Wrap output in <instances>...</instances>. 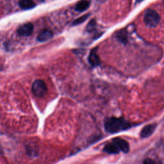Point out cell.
I'll return each instance as SVG.
<instances>
[{"instance_id": "obj_8", "label": "cell", "mask_w": 164, "mask_h": 164, "mask_svg": "<svg viewBox=\"0 0 164 164\" xmlns=\"http://www.w3.org/2000/svg\"><path fill=\"white\" fill-rule=\"evenodd\" d=\"M53 33L50 30H44L42 31L37 37V40L39 42H45L50 40L53 37Z\"/></svg>"}, {"instance_id": "obj_9", "label": "cell", "mask_w": 164, "mask_h": 164, "mask_svg": "<svg viewBox=\"0 0 164 164\" xmlns=\"http://www.w3.org/2000/svg\"><path fill=\"white\" fill-rule=\"evenodd\" d=\"M19 5L23 10H30L33 9L36 6V4L33 0H20Z\"/></svg>"}, {"instance_id": "obj_4", "label": "cell", "mask_w": 164, "mask_h": 164, "mask_svg": "<svg viewBox=\"0 0 164 164\" xmlns=\"http://www.w3.org/2000/svg\"><path fill=\"white\" fill-rule=\"evenodd\" d=\"M47 86L44 81L41 80H35L32 87V91L33 94L37 97H43L47 92Z\"/></svg>"}, {"instance_id": "obj_13", "label": "cell", "mask_w": 164, "mask_h": 164, "mask_svg": "<svg viewBox=\"0 0 164 164\" xmlns=\"http://www.w3.org/2000/svg\"><path fill=\"white\" fill-rule=\"evenodd\" d=\"M96 26V22L95 19L91 20L87 26V31L88 32H92L95 30Z\"/></svg>"}, {"instance_id": "obj_15", "label": "cell", "mask_w": 164, "mask_h": 164, "mask_svg": "<svg viewBox=\"0 0 164 164\" xmlns=\"http://www.w3.org/2000/svg\"><path fill=\"white\" fill-rule=\"evenodd\" d=\"M142 1H143V0H136V2L137 3H140V2H141Z\"/></svg>"}, {"instance_id": "obj_16", "label": "cell", "mask_w": 164, "mask_h": 164, "mask_svg": "<svg viewBox=\"0 0 164 164\" xmlns=\"http://www.w3.org/2000/svg\"><path fill=\"white\" fill-rule=\"evenodd\" d=\"M40 2H44V0H39Z\"/></svg>"}, {"instance_id": "obj_5", "label": "cell", "mask_w": 164, "mask_h": 164, "mask_svg": "<svg viewBox=\"0 0 164 164\" xmlns=\"http://www.w3.org/2000/svg\"><path fill=\"white\" fill-rule=\"evenodd\" d=\"M34 26L31 23H28L21 25L17 30V33L21 37H29L33 32Z\"/></svg>"}, {"instance_id": "obj_2", "label": "cell", "mask_w": 164, "mask_h": 164, "mask_svg": "<svg viewBox=\"0 0 164 164\" xmlns=\"http://www.w3.org/2000/svg\"><path fill=\"white\" fill-rule=\"evenodd\" d=\"M103 151L108 154H119L120 151L127 153L130 151V145L125 140L116 137L113 138L111 142L106 144Z\"/></svg>"}, {"instance_id": "obj_12", "label": "cell", "mask_w": 164, "mask_h": 164, "mask_svg": "<svg viewBox=\"0 0 164 164\" xmlns=\"http://www.w3.org/2000/svg\"><path fill=\"white\" fill-rule=\"evenodd\" d=\"M117 37L118 40L122 42L123 44H126L127 40V33L125 30H120V31L117 33Z\"/></svg>"}, {"instance_id": "obj_7", "label": "cell", "mask_w": 164, "mask_h": 164, "mask_svg": "<svg viewBox=\"0 0 164 164\" xmlns=\"http://www.w3.org/2000/svg\"><path fill=\"white\" fill-rule=\"evenodd\" d=\"M156 127V124H149L145 126L144 127V128L141 131V136L142 138H147L149 136H151L154 131L155 130V128Z\"/></svg>"}, {"instance_id": "obj_3", "label": "cell", "mask_w": 164, "mask_h": 164, "mask_svg": "<svg viewBox=\"0 0 164 164\" xmlns=\"http://www.w3.org/2000/svg\"><path fill=\"white\" fill-rule=\"evenodd\" d=\"M144 21L148 26L150 28H155L160 21V17L156 11L148 9L145 13Z\"/></svg>"}, {"instance_id": "obj_14", "label": "cell", "mask_w": 164, "mask_h": 164, "mask_svg": "<svg viewBox=\"0 0 164 164\" xmlns=\"http://www.w3.org/2000/svg\"><path fill=\"white\" fill-rule=\"evenodd\" d=\"M155 162H153V160H146L145 161H144V163H153Z\"/></svg>"}, {"instance_id": "obj_1", "label": "cell", "mask_w": 164, "mask_h": 164, "mask_svg": "<svg viewBox=\"0 0 164 164\" xmlns=\"http://www.w3.org/2000/svg\"><path fill=\"white\" fill-rule=\"evenodd\" d=\"M133 124L122 117H107L105 120L104 127L106 132L115 133L130 128Z\"/></svg>"}, {"instance_id": "obj_10", "label": "cell", "mask_w": 164, "mask_h": 164, "mask_svg": "<svg viewBox=\"0 0 164 164\" xmlns=\"http://www.w3.org/2000/svg\"><path fill=\"white\" fill-rule=\"evenodd\" d=\"M90 6V2L88 0H81L76 5V10L80 12H83L87 10Z\"/></svg>"}, {"instance_id": "obj_11", "label": "cell", "mask_w": 164, "mask_h": 164, "mask_svg": "<svg viewBox=\"0 0 164 164\" xmlns=\"http://www.w3.org/2000/svg\"><path fill=\"white\" fill-rule=\"evenodd\" d=\"M90 16V14H85V15L80 17L79 18H78V19H76V20L74 21V22L72 23V26H76L78 25H80V24L85 21Z\"/></svg>"}, {"instance_id": "obj_6", "label": "cell", "mask_w": 164, "mask_h": 164, "mask_svg": "<svg viewBox=\"0 0 164 164\" xmlns=\"http://www.w3.org/2000/svg\"><path fill=\"white\" fill-rule=\"evenodd\" d=\"M97 50H98V47H95L91 50L88 58L89 64L94 68L98 66L100 64V59L98 53H97Z\"/></svg>"}]
</instances>
